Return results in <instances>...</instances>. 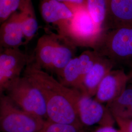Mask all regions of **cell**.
I'll return each instance as SVG.
<instances>
[{"mask_svg":"<svg viewBox=\"0 0 132 132\" xmlns=\"http://www.w3.org/2000/svg\"><path fill=\"white\" fill-rule=\"evenodd\" d=\"M24 76L28 77L42 93L46 104L48 120L83 127L77 109L79 90L63 85L47 72L36 66L33 60L24 70Z\"/></svg>","mask_w":132,"mask_h":132,"instance_id":"1","label":"cell"},{"mask_svg":"<svg viewBox=\"0 0 132 132\" xmlns=\"http://www.w3.org/2000/svg\"><path fill=\"white\" fill-rule=\"evenodd\" d=\"M76 47L58 33H46L38 39L33 62L39 68L58 77L67 64L76 56Z\"/></svg>","mask_w":132,"mask_h":132,"instance_id":"2","label":"cell"},{"mask_svg":"<svg viewBox=\"0 0 132 132\" xmlns=\"http://www.w3.org/2000/svg\"><path fill=\"white\" fill-rule=\"evenodd\" d=\"M74 12L66 34L63 36L76 47H90L94 50L105 31L95 23L86 6L67 5Z\"/></svg>","mask_w":132,"mask_h":132,"instance_id":"3","label":"cell"},{"mask_svg":"<svg viewBox=\"0 0 132 132\" xmlns=\"http://www.w3.org/2000/svg\"><path fill=\"white\" fill-rule=\"evenodd\" d=\"M94 51L111 60L114 66L132 68V25L105 31Z\"/></svg>","mask_w":132,"mask_h":132,"instance_id":"4","label":"cell"},{"mask_svg":"<svg viewBox=\"0 0 132 132\" xmlns=\"http://www.w3.org/2000/svg\"><path fill=\"white\" fill-rule=\"evenodd\" d=\"M47 120L20 108L6 94L0 97V128L2 132H37Z\"/></svg>","mask_w":132,"mask_h":132,"instance_id":"5","label":"cell"},{"mask_svg":"<svg viewBox=\"0 0 132 132\" xmlns=\"http://www.w3.org/2000/svg\"><path fill=\"white\" fill-rule=\"evenodd\" d=\"M5 93L20 108L48 120L46 104L42 94L27 76H23L15 80Z\"/></svg>","mask_w":132,"mask_h":132,"instance_id":"6","label":"cell"},{"mask_svg":"<svg viewBox=\"0 0 132 132\" xmlns=\"http://www.w3.org/2000/svg\"><path fill=\"white\" fill-rule=\"evenodd\" d=\"M33 60L19 48H1L0 94L5 93L10 85L21 76L28 64Z\"/></svg>","mask_w":132,"mask_h":132,"instance_id":"7","label":"cell"},{"mask_svg":"<svg viewBox=\"0 0 132 132\" xmlns=\"http://www.w3.org/2000/svg\"><path fill=\"white\" fill-rule=\"evenodd\" d=\"M77 109L79 121L83 126L96 124L100 126H113L116 122L106 106L81 92L77 100Z\"/></svg>","mask_w":132,"mask_h":132,"instance_id":"8","label":"cell"},{"mask_svg":"<svg viewBox=\"0 0 132 132\" xmlns=\"http://www.w3.org/2000/svg\"><path fill=\"white\" fill-rule=\"evenodd\" d=\"M40 10L43 20L56 27L58 33L64 36L73 19V11L65 4L56 0H41Z\"/></svg>","mask_w":132,"mask_h":132,"instance_id":"9","label":"cell"},{"mask_svg":"<svg viewBox=\"0 0 132 132\" xmlns=\"http://www.w3.org/2000/svg\"><path fill=\"white\" fill-rule=\"evenodd\" d=\"M129 76L121 70H112L101 81L94 99L104 104L118 98L127 88Z\"/></svg>","mask_w":132,"mask_h":132,"instance_id":"10","label":"cell"},{"mask_svg":"<svg viewBox=\"0 0 132 132\" xmlns=\"http://www.w3.org/2000/svg\"><path fill=\"white\" fill-rule=\"evenodd\" d=\"M104 31L132 25V0H105Z\"/></svg>","mask_w":132,"mask_h":132,"instance_id":"11","label":"cell"},{"mask_svg":"<svg viewBox=\"0 0 132 132\" xmlns=\"http://www.w3.org/2000/svg\"><path fill=\"white\" fill-rule=\"evenodd\" d=\"M25 45L20 14L16 11L1 24V48H19Z\"/></svg>","mask_w":132,"mask_h":132,"instance_id":"12","label":"cell"},{"mask_svg":"<svg viewBox=\"0 0 132 132\" xmlns=\"http://www.w3.org/2000/svg\"><path fill=\"white\" fill-rule=\"evenodd\" d=\"M114 66L111 60L100 55L94 65L84 76L79 91L91 97L94 96L100 83Z\"/></svg>","mask_w":132,"mask_h":132,"instance_id":"13","label":"cell"},{"mask_svg":"<svg viewBox=\"0 0 132 132\" xmlns=\"http://www.w3.org/2000/svg\"><path fill=\"white\" fill-rule=\"evenodd\" d=\"M86 75L84 65L78 56L72 58L67 64L58 78L65 86L80 90L82 80Z\"/></svg>","mask_w":132,"mask_h":132,"instance_id":"14","label":"cell"},{"mask_svg":"<svg viewBox=\"0 0 132 132\" xmlns=\"http://www.w3.org/2000/svg\"><path fill=\"white\" fill-rule=\"evenodd\" d=\"M18 10L26 45L32 39L38 28L32 0H21Z\"/></svg>","mask_w":132,"mask_h":132,"instance_id":"15","label":"cell"},{"mask_svg":"<svg viewBox=\"0 0 132 132\" xmlns=\"http://www.w3.org/2000/svg\"><path fill=\"white\" fill-rule=\"evenodd\" d=\"M106 106L114 118L132 119V87H127L119 96Z\"/></svg>","mask_w":132,"mask_h":132,"instance_id":"16","label":"cell"},{"mask_svg":"<svg viewBox=\"0 0 132 132\" xmlns=\"http://www.w3.org/2000/svg\"><path fill=\"white\" fill-rule=\"evenodd\" d=\"M86 7L95 23L103 29L106 17L105 0H86Z\"/></svg>","mask_w":132,"mask_h":132,"instance_id":"17","label":"cell"},{"mask_svg":"<svg viewBox=\"0 0 132 132\" xmlns=\"http://www.w3.org/2000/svg\"><path fill=\"white\" fill-rule=\"evenodd\" d=\"M82 128L74 125L53 122L47 120L45 126L37 132H82Z\"/></svg>","mask_w":132,"mask_h":132,"instance_id":"18","label":"cell"},{"mask_svg":"<svg viewBox=\"0 0 132 132\" xmlns=\"http://www.w3.org/2000/svg\"><path fill=\"white\" fill-rule=\"evenodd\" d=\"M21 0H0V22L3 23L19 9Z\"/></svg>","mask_w":132,"mask_h":132,"instance_id":"19","label":"cell"},{"mask_svg":"<svg viewBox=\"0 0 132 132\" xmlns=\"http://www.w3.org/2000/svg\"><path fill=\"white\" fill-rule=\"evenodd\" d=\"M114 120L117 123L119 130L121 132H132V119L115 118Z\"/></svg>","mask_w":132,"mask_h":132,"instance_id":"20","label":"cell"},{"mask_svg":"<svg viewBox=\"0 0 132 132\" xmlns=\"http://www.w3.org/2000/svg\"><path fill=\"white\" fill-rule=\"evenodd\" d=\"M66 5H75L78 6H86V0H56Z\"/></svg>","mask_w":132,"mask_h":132,"instance_id":"21","label":"cell"},{"mask_svg":"<svg viewBox=\"0 0 132 132\" xmlns=\"http://www.w3.org/2000/svg\"><path fill=\"white\" fill-rule=\"evenodd\" d=\"M93 132H121L119 130L113 127V126H103L96 129Z\"/></svg>","mask_w":132,"mask_h":132,"instance_id":"22","label":"cell"},{"mask_svg":"<svg viewBox=\"0 0 132 132\" xmlns=\"http://www.w3.org/2000/svg\"><path fill=\"white\" fill-rule=\"evenodd\" d=\"M129 83L130 84L129 87H132V71H131L129 75Z\"/></svg>","mask_w":132,"mask_h":132,"instance_id":"23","label":"cell"}]
</instances>
